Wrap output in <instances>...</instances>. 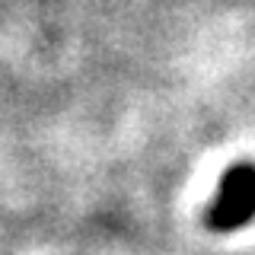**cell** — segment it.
<instances>
[{"mask_svg": "<svg viewBox=\"0 0 255 255\" xmlns=\"http://www.w3.org/2000/svg\"><path fill=\"white\" fill-rule=\"evenodd\" d=\"M255 220V166L239 163L223 172L220 188L207 207V227L214 233H236Z\"/></svg>", "mask_w": 255, "mask_h": 255, "instance_id": "6da1fadb", "label": "cell"}]
</instances>
